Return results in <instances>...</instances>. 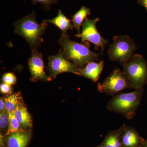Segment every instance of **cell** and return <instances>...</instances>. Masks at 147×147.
Instances as JSON below:
<instances>
[{"label": "cell", "instance_id": "cell-12", "mask_svg": "<svg viewBox=\"0 0 147 147\" xmlns=\"http://www.w3.org/2000/svg\"><path fill=\"white\" fill-rule=\"evenodd\" d=\"M104 63L103 61L98 63L95 61L88 63L80 69L81 76L90 79L94 82H98L103 70Z\"/></svg>", "mask_w": 147, "mask_h": 147}, {"label": "cell", "instance_id": "cell-16", "mask_svg": "<svg viewBox=\"0 0 147 147\" xmlns=\"http://www.w3.org/2000/svg\"><path fill=\"white\" fill-rule=\"evenodd\" d=\"M90 8L83 6L78 11L72 16L71 21L74 28L76 29L78 34L81 33V27L87 16L91 14Z\"/></svg>", "mask_w": 147, "mask_h": 147}, {"label": "cell", "instance_id": "cell-20", "mask_svg": "<svg viewBox=\"0 0 147 147\" xmlns=\"http://www.w3.org/2000/svg\"><path fill=\"white\" fill-rule=\"evenodd\" d=\"M2 80L3 83L12 86L16 84V78L14 74L11 72H7L3 75Z\"/></svg>", "mask_w": 147, "mask_h": 147}, {"label": "cell", "instance_id": "cell-2", "mask_svg": "<svg viewBox=\"0 0 147 147\" xmlns=\"http://www.w3.org/2000/svg\"><path fill=\"white\" fill-rule=\"evenodd\" d=\"M47 26V23L39 24L36 18L35 11L19 19L14 24V33L26 40L32 51L38 50L43 41L42 36Z\"/></svg>", "mask_w": 147, "mask_h": 147}, {"label": "cell", "instance_id": "cell-10", "mask_svg": "<svg viewBox=\"0 0 147 147\" xmlns=\"http://www.w3.org/2000/svg\"><path fill=\"white\" fill-rule=\"evenodd\" d=\"M121 134V147H141L145 139L132 127L123 124Z\"/></svg>", "mask_w": 147, "mask_h": 147}, {"label": "cell", "instance_id": "cell-9", "mask_svg": "<svg viewBox=\"0 0 147 147\" xmlns=\"http://www.w3.org/2000/svg\"><path fill=\"white\" fill-rule=\"evenodd\" d=\"M31 56L29 59L28 64L31 74V81L43 82L51 81L44 71V63L42 53L38 50H32Z\"/></svg>", "mask_w": 147, "mask_h": 147}, {"label": "cell", "instance_id": "cell-8", "mask_svg": "<svg viewBox=\"0 0 147 147\" xmlns=\"http://www.w3.org/2000/svg\"><path fill=\"white\" fill-rule=\"evenodd\" d=\"M47 69L50 74L51 80L55 79L60 74L69 72L81 76L80 69L75 64L64 57L61 49L57 55L50 56L48 58Z\"/></svg>", "mask_w": 147, "mask_h": 147}, {"label": "cell", "instance_id": "cell-14", "mask_svg": "<svg viewBox=\"0 0 147 147\" xmlns=\"http://www.w3.org/2000/svg\"><path fill=\"white\" fill-rule=\"evenodd\" d=\"M123 130L122 126L115 130L109 131L103 141L96 147H121V134Z\"/></svg>", "mask_w": 147, "mask_h": 147}, {"label": "cell", "instance_id": "cell-17", "mask_svg": "<svg viewBox=\"0 0 147 147\" xmlns=\"http://www.w3.org/2000/svg\"><path fill=\"white\" fill-rule=\"evenodd\" d=\"M5 110L8 113H13L19 105L23 103L20 93L11 94L4 98Z\"/></svg>", "mask_w": 147, "mask_h": 147}, {"label": "cell", "instance_id": "cell-25", "mask_svg": "<svg viewBox=\"0 0 147 147\" xmlns=\"http://www.w3.org/2000/svg\"><path fill=\"white\" fill-rule=\"evenodd\" d=\"M141 147H147V139H145Z\"/></svg>", "mask_w": 147, "mask_h": 147}, {"label": "cell", "instance_id": "cell-19", "mask_svg": "<svg viewBox=\"0 0 147 147\" xmlns=\"http://www.w3.org/2000/svg\"><path fill=\"white\" fill-rule=\"evenodd\" d=\"M9 121V113L6 110L0 112V127L1 130L5 131V133L8 128Z\"/></svg>", "mask_w": 147, "mask_h": 147}, {"label": "cell", "instance_id": "cell-24", "mask_svg": "<svg viewBox=\"0 0 147 147\" xmlns=\"http://www.w3.org/2000/svg\"><path fill=\"white\" fill-rule=\"evenodd\" d=\"M137 3L144 7L147 10V0H138Z\"/></svg>", "mask_w": 147, "mask_h": 147}, {"label": "cell", "instance_id": "cell-1", "mask_svg": "<svg viewBox=\"0 0 147 147\" xmlns=\"http://www.w3.org/2000/svg\"><path fill=\"white\" fill-rule=\"evenodd\" d=\"M58 42L61 46L64 57L75 64L79 68H83L90 62L98 60L100 54L90 50L88 42L80 43L73 41L68 34H61Z\"/></svg>", "mask_w": 147, "mask_h": 147}, {"label": "cell", "instance_id": "cell-15", "mask_svg": "<svg viewBox=\"0 0 147 147\" xmlns=\"http://www.w3.org/2000/svg\"><path fill=\"white\" fill-rule=\"evenodd\" d=\"M14 114L23 129L27 130L32 127L31 117L23 103L17 107Z\"/></svg>", "mask_w": 147, "mask_h": 147}, {"label": "cell", "instance_id": "cell-4", "mask_svg": "<svg viewBox=\"0 0 147 147\" xmlns=\"http://www.w3.org/2000/svg\"><path fill=\"white\" fill-rule=\"evenodd\" d=\"M113 43L109 45L108 55L111 61H117L122 65L128 62L133 57L137 47L134 40L126 35L115 36Z\"/></svg>", "mask_w": 147, "mask_h": 147}, {"label": "cell", "instance_id": "cell-13", "mask_svg": "<svg viewBox=\"0 0 147 147\" xmlns=\"http://www.w3.org/2000/svg\"><path fill=\"white\" fill-rule=\"evenodd\" d=\"M43 22L55 25L61 30V34L63 35L67 34V31L73 30L74 28L71 20L66 17L61 9L58 11L57 15L55 18L43 20Z\"/></svg>", "mask_w": 147, "mask_h": 147}, {"label": "cell", "instance_id": "cell-7", "mask_svg": "<svg viewBox=\"0 0 147 147\" xmlns=\"http://www.w3.org/2000/svg\"><path fill=\"white\" fill-rule=\"evenodd\" d=\"M99 18L90 19L86 18L82 25V32L75 34V36L80 38L82 42H90L95 45L96 50L101 48V53L104 52V47L108 43V40L103 38L96 28V24L100 21Z\"/></svg>", "mask_w": 147, "mask_h": 147}, {"label": "cell", "instance_id": "cell-21", "mask_svg": "<svg viewBox=\"0 0 147 147\" xmlns=\"http://www.w3.org/2000/svg\"><path fill=\"white\" fill-rule=\"evenodd\" d=\"M32 3L35 4L40 3L45 9L48 10L50 9V6L53 4L58 3L59 0H31Z\"/></svg>", "mask_w": 147, "mask_h": 147}, {"label": "cell", "instance_id": "cell-22", "mask_svg": "<svg viewBox=\"0 0 147 147\" xmlns=\"http://www.w3.org/2000/svg\"><path fill=\"white\" fill-rule=\"evenodd\" d=\"M0 91L1 93L3 94H11L12 92V87L8 84L3 83L0 85Z\"/></svg>", "mask_w": 147, "mask_h": 147}, {"label": "cell", "instance_id": "cell-6", "mask_svg": "<svg viewBox=\"0 0 147 147\" xmlns=\"http://www.w3.org/2000/svg\"><path fill=\"white\" fill-rule=\"evenodd\" d=\"M97 88L100 92L112 96L127 89L132 88L125 74L119 68L114 69L102 82L98 84Z\"/></svg>", "mask_w": 147, "mask_h": 147}, {"label": "cell", "instance_id": "cell-3", "mask_svg": "<svg viewBox=\"0 0 147 147\" xmlns=\"http://www.w3.org/2000/svg\"><path fill=\"white\" fill-rule=\"evenodd\" d=\"M144 92V88H142L113 96L106 108L110 112L120 114L127 119H131L136 115Z\"/></svg>", "mask_w": 147, "mask_h": 147}, {"label": "cell", "instance_id": "cell-18", "mask_svg": "<svg viewBox=\"0 0 147 147\" xmlns=\"http://www.w3.org/2000/svg\"><path fill=\"white\" fill-rule=\"evenodd\" d=\"M8 113L9 115V123L5 135H8L14 132L24 130L14 115V112Z\"/></svg>", "mask_w": 147, "mask_h": 147}, {"label": "cell", "instance_id": "cell-23", "mask_svg": "<svg viewBox=\"0 0 147 147\" xmlns=\"http://www.w3.org/2000/svg\"><path fill=\"white\" fill-rule=\"evenodd\" d=\"M5 102L4 98L1 97L0 98V112L5 111Z\"/></svg>", "mask_w": 147, "mask_h": 147}, {"label": "cell", "instance_id": "cell-11", "mask_svg": "<svg viewBox=\"0 0 147 147\" xmlns=\"http://www.w3.org/2000/svg\"><path fill=\"white\" fill-rule=\"evenodd\" d=\"M30 131L22 130L5 135L6 147H27L31 138Z\"/></svg>", "mask_w": 147, "mask_h": 147}, {"label": "cell", "instance_id": "cell-5", "mask_svg": "<svg viewBox=\"0 0 147 147\" xmlns=\"http://www.w3.org/2000/svg\"><path fill=\"white\" fill-rule=\"evenodd\" d=\"M123 66V71L134 90L144 88L147 83V63L143 56L134 54Z\"/></svg>", "mask_w": 147, "mask_h": 147}]
</instances>
